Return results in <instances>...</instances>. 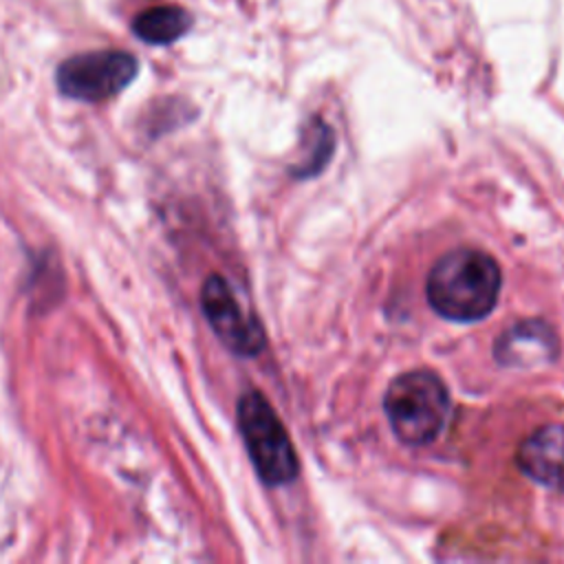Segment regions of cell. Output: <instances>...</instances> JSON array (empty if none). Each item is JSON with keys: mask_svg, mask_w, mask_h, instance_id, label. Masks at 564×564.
I'll use <instances>...</instances> for the list:
<instances>
[{"mask_svg": "<svg viewBox=\"0 0 564 564\" xmlns=\"http://www.w3.org/2000/svg\"><path fill=\"white\" fill-rule=\"evenodd\" d=\"M557 335L544 319H522L502 330L494 357L507 368H540L557 357Z\"/></svg>", "mask_w": 564, "mask_h": 564, "instance_id": "cell-6", "label": "cell"}, {"mask_svg": "<svg viewBox=\"0 0 564 564\" xmlns=\"http://www.w3.org/2000/svg\"><path fill=\"white\" fill-rule=\"evenodd\" d=\"M238 427L251 463L267 485H286L297 476V452L286 427L262 392L247 390L240 397Z\"/></svg>", "mask_w": 564, "mask_h": 564, "instance_id": "cell-3", "label": "cell"}, {"mask_svg": "<svg viewBox=\"0 0 564 564\" xmlns=\"http://www.w3.org/2000/svg\"><path fill=\"white\" fill-rule=\"evenodd\" d=\"M200 306L212 330L231 352L253 357L264 348V330L260 322L242 311L223 275H207L200 289Z\"/></svg>", "mask_w": 564, "mask_h": 564, "instance_id": "cell-5", "label": "cell"}, {"mask_svg": "<svg viewBox=\"0 0 564 564\" xmlns=\"http://www.w3.org/2000/svg\"><path fill=\"white\" fill-rule=\"evenodd\" d=\"M518 467L542 487L564 491V423L533 430L518 447Z\"/></svg>", "mask_w": 564, "mask_h": 564, "instance_id": "cell-7", "label": "cell"}, {"mask_svg": "<svg viewBox=\"0 0 564 564\" xmlns=\"http://www.w3.org/2000/svg\"><path fill=\"white\" fill-rule=\"evenodd\" d=\"M498 262L471 247L443 253L427 273L430 306L454 322H476L491 313L500 295Z\"/></svg>", "mask_w": 564, "mask_h": 564, "instance_id": "cell-1", "label": "cell"}, {"mask_svg": "<svg viewBox=\"0 0 564 564\" xmlns=\"http://www.w3.org/2000/svg\"><path fill=\"white\" fill-rule=\"evenodd\" d=\"M137 73V57L126 51L79 53L59 64L57 88L70 99L97 104L119 95Z\"/></svg>", "mask_w": 564, "mask_h": 564, "instance_id": "cell-4", "label": "cell"}, {"mask_svg": "<svg viewBox=\"0 0 564 564\" xmlns=\"http://www.w3.org/2000/svg\"><path fill=\"white\" fill-rule=\"evenodd\" d=\"M192 18L185 9L163 4L150 7L148 11L139 13L132 22V31L148 44H170L187 33Z\"/></svg>", "mask_w": 564, "mask_h": 564, "instance_id": "cell-8", "label": "cell"}, {"mask_svg": "<svg viewBox=\"0 0 564 564\" xmlns=\"http://www.w3.org/2000/svg\"><path fill=\"white\" fill-rule=\"evenodd\" d=\"M383 410L401 443L423 447L436 441L449 419V392L434 370H408L390 381Z\"/></svg>", "mask_w": 564, "mask_h": 564, "instance_id": "cell-2", "label": "cell"}]
</instances>
